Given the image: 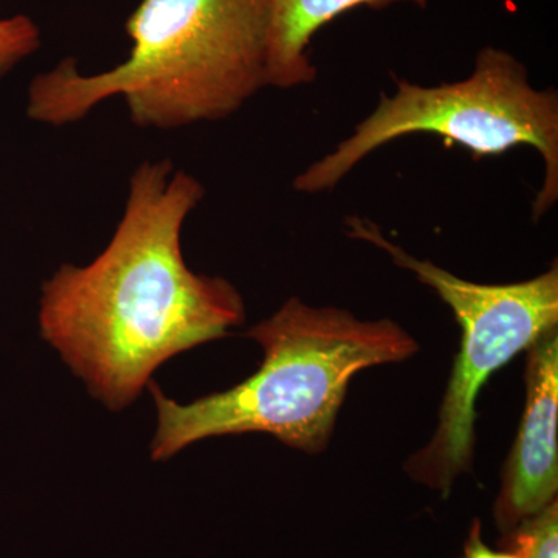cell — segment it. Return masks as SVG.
Segmentation results:
<instances>
[{"mask_svg": "<svg viewBox=\"0 0 558 558\" xmlns=\"http://www.w3.org/2000/svg\"><path fill=\"white\" fill-rule=\"evenodd\" d=\"M204 196L171 160L145 161L108 247L44 282L40 336L109 410L134 402L161 363L244 323L234 286L183 259V223Z\"/></svg>", "mask_w": 558, "mask_h": 558, "instance_id": "obj_1", "label": "cell"}, {"mask_svg": "<svg viewBox=\"0 0 558 558\" xmlns=\"http://www.w3.org/2000/svg\"><path fill=\"white\" fill-rule=\"evenodd\" d=\"M270 0H142L128 60L83 75L75 60L40 73L27 116L64 126L121 97L140 128L175 130L233 116L267 84Z\"/></svg>", "mask_w": 558, "mask_h": 558, "instance_id": "obj_2", "label": "cell"}, {"mask_svg": "<svg viewBox=\"0 0 558 558\" xmlns=\"http://www.w3.org/2000/svg\"><path fill=\"white\" fill-rule=\"evenodd\" d=\"M247 336L263 347L264 360L229 391L182 405L149 381L159 413L154 461H167L197 440L244 433H266L293 449L318 453L328 447L352 377L371 366L403 362L418 349L391 319L363 322L296 296Z\"/></svg>", "mask_w": 558, "mask_h": 558, "instance_id": "obj_3", "label": "cell"}, {"mask_svg": "<svg viewBox=\"0 0 558 558\" xmlns=\"http://www.w3.org/2000/svg\"><path fill=\"white\" fill-rule=\"evenodd\" d=\"M414 134L436 135L478 160L529 146L545 165L532 218L542 219L557 204V90L534 87L526 65L497 47L478 51L465 80L422 86L396 78L395 94H381L376 109L329 154L300 172L292 189L304 194L332 191L374 150Z\"/></svg>", "mask_w": 558, "mask_h": 558, "instance_id": "obj_4", "label": "cell"}, {"mask_svg": "<svg viewBox=\"0 0 558 558\" xmlns=\"http://www.w3.org/2000/svg\"><path fill=\"white\" fill-rule=\"evenodd\" d=\"M349 236L384 250L402 269L438 293L462 329L461 349L428 446L405 464L417 483L450 494L459 475L472 468L475 403L492 374L529 349L558 323L557 263L545 274L513 284H476L418 259L387 240L373 220L347 219Z\"/></svg>", "mask_w": 558, "mask_h": 558, "instance_id": "obj_5", "label": "cell"}, {"mask_svg": "<svg viewBox=\"0 0 558 558\" xmlns=\"http://www.w3.org/2000/svg\"><path fill=\"white\" fill-rule=\"evenodd\" d=\"M527 351L526 407L495 502V521L505 535L556 501L558 490L557 328Z\"/></svg>", "mask_w": 558, "mask_h": 558, "instance_id": "obj_6", "label": "cell"}, {"mask_svg": "<svg viewBox=\"0 0 558 558\" xmlns=\"http://www.w3.org/2000/svg\"><path fill=\"white\" fill-rule=\"evenodd\" d=\"M396 3L424 10L429 0H270L267 84L281 90L310 86L318 76L310 47L323 27L360 7L384 10Z\"/></svg>", "mask_w": 558, "mask_h": 558, "instance_id": "obj_7", "label": "cell"}, {"mask_svg": "<svg viewBox=\"0 0 558 558\" xmlns=\"http://www.w3.org/2000/svg\"><path fill=\"white\" fill-rule=\"evenodd\" d=\"M39 47L40 32L31 17L17 14L0 20V76L16 68Z\"/></svg>", "mask_w": 558, "mask_h": 558, "instance_id": "obj_8", "label": "cell"}, {"mask_svg": "<svg viewBox=\"0 0 558 558\" xmlns=\"http://www.w3.org/2000/svg\"><path fill=\"white\" fill-rule=\"evenodd\" d=\"M521 531L527 538V558H558L557 499L535 515L521 521Z\"/></svg>", "mask_w": 558, "mask_h": 558, "instance_id": "obj_9", "label": "cell"}, {"mask_svg": "<svg viewBox=\"0 0 558 558\" xmlns=\"http://www.w3.org/2000/svg\"><path fill=\"white\" fill-rule=\"evenodd\" d=\"M505 545L506 549L501 550L488 548L481 535V521L475 520L461 558H527V538L520 527L505 535Z\"/></svg>", "mask_w": 558, "mask_h": 558, "instance_id": "obj_10", "label": "cell"}]
</instances>
